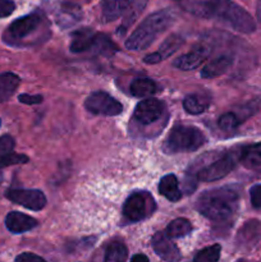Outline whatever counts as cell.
<instances>
[{
	"mask_svg": "<svg viewBox=\"0 0 261 262\" xmlns=\"http://www.w3.org/2000/svg\"><path fill=\"white\" fill-rule=\"evenodd\" d=\"M184 12L200 18H211L227 23L235 31L252 33L256 30L253 18L232 0H174Z\"/></svg>",
	"mask_w": 261,
	"mask_h": 262,
	"instance_id": "6da1fadb",
	"label": "cell"
},
{
	"mask_svg": "<svg viewBox=\"0 0 261 262\" xmlns=\"http://www.w3.org/2000/svg\"><path fill=\"white\" fill-rule=\"evenodd\" d=\"M241 199V187L235 184L210 189L197 201V210L212 222H225L235 214Z\"/></svg>",
	"mask_w": 261,
	"mask_h": 262,
	"instance_id": "7a4b0ae2",
	"label": "cell"
},
{
	"mask_svg": "<svg viewBox=\"0 0 261 262\" xmlns=\"http://www.w3.org/2000/svg\"><path fill=\"white\" fill-rule=\"evenodd\" d=\"M173 20L174 15L169 9L153 13L146 17L141 22V25L133 31L132 35L127 38L125 48L136 51L147 49L160 33L168 30Z\"/></svg>",
	"mask_w": 261,
	"mask_h": 262,
	"instance_id": "3957f363",
	"label": "cell"
},
{
	"mask_svg": "<svg viewBox=\"0 0 261 262\" xmlns=\"http://www.w3.org/2000/svg\"><path fill=\"white\" fill-rule=\"evenodd\" d=\"M205 135L196 127L176 125L164 143V151L168 154L191 152L205 145Z\"/></svg>",
	"mask_w": 261,
	"mask_h": 262,
	"instance_id": "277c9868",
	"label": "cell"
},
{
	"mask_svg": "<svg viewBox=\"0 0 261 262\" xmlns=\"http://www.w3.org/2000/svg\"><path fill=\"white\" fill-rule=\"evenodd\" d=\"M156 210L153 194L146 191L133 192L123 205V216L127 222L137 223L150 217Z\"/></svg>",
	"mask_w": 261,
	"mask_h": 262,
	"instance_id": "5b68a950",
	"label": "cell"
},
{
	"mask_svg": "<svg viewBox=\"0 0 261 262\" xmlns=\"http://www.w3.org/2000/svg\"><path fill=\"white\" fill-rule=\"evenodd\" d=\"M235 165L234 155L230 152L220 154L217 159L207 164L206 166H200L197 169L196 178L201 182H214L227 177Z\"/></svg>",
	"mask_w": 261,
	"mask_h": 262,
	"instance_id": "8992f818",
	"label": "cell"
},
{
	"mask_svg": "<svg viewBox=\"0 0 261 262\" xmlns=\"http://www.w3.org/2000/svg\"><path fill=\"white\" fill-rule=\"evenodd\" d=\"M84 106L92 114L105 115V117H115L122 114L123 112V105L117 99L102 91L90 95L84 101Z\"/></svg>",
	"mask_w": 261,
	"mask_h": 262,
	"instance_id": "52a82bcc",
	"label": "cell"
},
{
	"mask_svg": "<svg viewBox=\"0 0 261 262\" xmlns=\"http://www.w3.org/2000/svg\"><path fill=\"white\" fill-rule=\"evenodd\" d=\"M41 23H42V15L40 13H31V14L19 18V19H15L9 26L5 36L8 37L9 42H18V41L25 40L33 32H36Z\"/></svg>",
	"mask_w": 261,
	"mask_h": 262,
	"instance_id": "ba28073f",
	"label": "cell"
},
{
	"mask_svg": "<svg viewBox=\"0 0 261 262\" xmlns=\"http://www.w3.org/2000/svg\"><path fill=\"white\" fill-rule=\"evenodd\" d=\"M165 112V104L158 99L142 100L138 102L133 113V119L141 125H153L163 118Z\"/></svg>",
	"mask_w": 261,
	"mask_h": 262,
	"instance_id": "9c48e42d",
	"label": "cell"
},
{
	"mask_svg": "<svg viewBox=\"0 0 261 262\" xmlns=\"http://www.w3.org/2000/svg\"><path fill=\"white\" fill-rule=\"evenodd\" d=\"M7 197L14 204L33 211H40L46 206V197L40 189H9Z\"/></svg>",
	"mask_w": 261,
	"mask_h": 262,
	"instance_id": "30bf717a",
	"label": "cell"
},
{
	"mask_svg": "<svg viewBox=\"0 0 261 262\" xmlns=\"http://www.w3.org/2000/svg\"><path fill=\"white\" fill-rule=\"evenodd\" d=\"M210 55V49L205 45H199L189 53L183 54L174 60L173 66L182 71H193L199 68Z\"/></svg>",
	"mask_w": 261,
	"mask_h": 262,
	"instance_id": "8fae6325",
	"label": "cell"
},
{
	"mask_svg": "<svg viewBox=\"0 0 261 262\" xmlns=\"http://www.w3.org/2000/svg\"><path fill=\"white\" fill-rule=\"evenodd\" d=\"M15 141L12 136L4 135L0 137V168L28 163L26 155L14 152Z\"/></svg>",
	"mask_w": 261,
	"mask_h": 262,
	"instance_id": "7c38bea8",
	"label": "cell"
},
{
	"mask_svg": "<svg viewBox=\"0 0 261 262\" xmlns=\"http://www.w3.org/2000/svg\"><path fill=\"white\" fill-rule=\"evenodd\" d=\"M261 241V223L250 220L240 229L237 235V245L242 250H252Z\"/></svg>",
	"mask_w": 261,
	"mask_h": 262,
	"instance_id": "4fadbf2b",
	"label": "cell"
},
{
	"mask_svg": "<svg viewBox=\"0 0 261 262\" xmlns=\"http://www.w3.org/2000/svg\"><path fill=\"white\" fill-rule=\"evenodd\" d=\"M153 248L156 255L164 261L176 262L181 260V252L178 247L170 242V238L165 233H158L153 238Z\"/></svg>",
	"mask_w": 261,
	"mask_h": 262,
	"instance_id": "5bb4252c",
	"label": "cell"
},
{
	"mask_svg": "<svg viewBox=\"0 0 261 262\" xmlns=\"http://www.w3.org/2000/svg\"><path fill=\"white\" fill-rule=\"evenodd\" d=\"M184 42V38L182 37L181 35H174L169 36L168 38L164 40V42L160 45V49L158 51L153 54H148V55L145 56L143 61L146 64H158L160 63L161 60H165L166 58H169L170 55H173Z\"/></svg>",
	"mask_w": 261,
	"mask_h": 262,
	"instance_id": "9a60e30c",
	"label": "cell"
},
{
	"mask_svg": "<svg viewBox=\"0 0 261 262\" xmlns=\"http://www.w3.org/2000/svg\"><path fill=\"white\" fill-rule=\"evenodd\" d=\"M97 37L99 35L95 33L94 31L90 28H82V30H77L76 32L72 35V42H71V51L72 53H84L91 49L96 48Z\"/></svg>",
	"mask_w": 261,
	"mask_h": 262,
	"instance_id": "2e32d148",
	"label": "cell"
},
{
	"mask_svg": "<svg viewBox=\"0 0 261 262\" xmlns=\"http://www.w3.org/2000/svg\"><path fill=\"white\" fill-rule=\"evenodd\" d=\"M5 225L9 232L14 233V234H20V233L30 232L33 228L37 227V220L22 214V212L12 211L5 217Z\"/></svg>",
	"mask_w": 261,
	"mask_h": 262,
	"instance_id": "e0dca14e",
	"label": "cell"
},
{
	"mask_svg": "<svg viewBox=\"0 0 261 262\" xmlns=\"http://www.w3.org/2000/svg\"><path fill=\"white\" fill-rule=\"evenodd\" d=\"M232 64L233 56L225 54V55L219 56V58L214 59L209 64H206L204 67V69L201 71V76L204 78H215V77H219L222 74H224L232 67Z\"/></svg>",
	"mask_w": 261,
	"mask_h": 262,
	"instance_id": "ac0fdd59",
	"label": "cell"
},
{
	"mask_svg": "<svg viewBox=\"0 0 261 262\" xmlns=\"http://www.w3.org/2000/svg\"><path fill=\"white\" fill-rule=\"evenodd\" d=\"M159 193L171 202H177L182 199V191L179 188V182L174 174L163 177L159 183Z\"/></svg>",
	"mask_w": 261,
	"mask_h": 262,
	"instance_id": "d6986e66",
	"label": "cell"
},
{
	"mask_svg": "<svg viewBox=\"0 0 261 262\" xmlns=\"http://www.w3.org/2000/svg\"><path fill=\"white\" fill-rule=\"evenodd\" d=\"M130 95L140 99H147L158 92V84L150 78H136L130 82Z\"/></svg>",
	"mask_w": 261,
	"mask_h": 262,
	"instance_id": "ffe728a7",
	"label": "cell"
},
{
	"mask_svg": "<svg viewBox=\"0 0 261 262\" xmlns=\"http://www.w3.org/2000/svg\"><path fill=\"white\" fill-rule=\"evenodd\" d=\"M210 105V97L204 94H192L183 100V107L188 114L199 115L206 112Z\"/></svg>",
	"mask_w": 261,
	"mask_h": 262,
	"instance_id": "44dd1931",
	"label": "cell"
},
{
	"mask_svg": "<svg viewBox=\"0 0 261 262\" xmlns=\"http://www.w3.org/2000/svg\"><path fill=\"white\" fill-rule=\"evenodd\" d=\"M20 83L19 77L13 73L0 74V102H5L14 95Z\"/></svg>",
	"mask_w": 261,
	"mask_h": 262,
	"instance_id": "7402d4cb",
	"label": "cell"
},
{
	"mask_svg": "<svg viewBox=\"0 0 261 262\" xmlns=\"http://www.w3.org/2000/svg\"><path fill=\"white\" fill-rule=\"evenodd\" d=\"M146 4H147V0H135V2L130 4V7L125 10V12H127V15L124 17L122 26L117 30L118 35H124V33L127 32L129 26H132L133 23H135V20L137 19L138 15L143 12Z\"/></svg>",
	"mask_w": 261,
	"mask_h": 262,
	"instance_id": "603a6c76",
	"label": "cell"
},
{
	"mask_svg": "<svg viewBox=\"0 0 261 262\" xmlns=\"http://www.w3.org/2000/svg\"><path fill=\"white\" fill-rule=\"evenodd\" d=\"M241 163L248 169L260 168L261 166V142L245 147L241 152Z\"/></svg>",
	"mask_w": 261,
	"mask_h": 262,
	"instance_id": "cb8c5ba5",
	"label": "cell"
},
{
	"mask_svg": "<svg viewBox=\"0 0 261 262\" xmlns=\"http://www.w3.org/2000/svg\"><path fill=\"white\" fill-rule=\"evenodd\" d=\"M133 2L135 0H110L105 5L104 12H102L105 22H110V20H114L118 17H120L130 7Z\"/></svg>",
	"mask_w": 261,
	"mask_h": 262,
	"instance_id": "d4e9b609",
	"label": "cell"
},
{
	"mask_svg": "<svg viewBox=\"0 0 261 262\" xmlns=\"http://www.w3.org/2000/svg\"><path fill=\"white\" fill-rule=\"evenodd\" d=\"M192 232V225L191 223L187 219H176L171 223H169L168 227L165 229V234L168 235L170 239L174 238H182L188 235Z\"/></svg>",
	"mask_w": 261,
	"mask_h": 262,
	"instance_id": "484cf974",
	"label": "cell"
},
{
	"mask_svg": "<svg viewBox=\"0 0 261 262\" xmlns=\"http://www.w3.org/2000/svg\"><path fill=\"white\" fill-rule=\"evenodd\" d=\"M104 260L106 262H123L128 260V250L122 242L110 243L106 248Z\"/></svg>",
	"mask_w": 261,
	"mask_h": 262,
	"instance_id": "4316f807",
	"label": "cell"
},
{
	"mask_svg": "<svg viewBox=\"0 0 261 262\" xmlns=\"http://www.w3.org/2000/svg\"><path fill=\"white\" fill-rule=\"evenodd\" d=\"M220 245H212L210 247L204 248L196 253L193 257L194 262H216L220 258Z\"/></svg>",
	"mask_w": 261,
	"mask_h": 262,
	"instance_id": "83f0119b",
	"label": "cell"
},
{
	"mask_svg": "<svg viewBox=\"0 0 261 262\" xmlns=\"http://www.w3.org/2000/svg\"><path fill=\"white\" fill-rule=\"evenodd\" d=\"M63 12L60 13V17L58 15V23L61 26H71L76 23L81 18V10L77 8V5H64Z\"/></svg>",
	"mask_w": 261,
	"mask_h": 262,
	"instance_id": "f1b7e54d",
	"label": "cell"
},
{
	"mask_svg": "<svg viewBox=\"0 0 261 262\" xmlns=\"http://www.w3.org/2000/svg\"><path fill=\"white\" fill-rule=\"evenodd\" d=\"M241 119L234 114V113H225L217 120V125L224 130H232L240 125Z\"/></svg>",
	"mask_w": 261,
	"mask_h": 262,
	"instance_id": "f546056e",
	"label": "cell"
},
{
	"mask_svg": "<svg viewBox=\"0 0 261 262\" xmlns=\"http://www.w3.org/2000/svg\"><path fill=\"white\" fill-rule=\"evenodd\" d=\"M15 9V4L13 0H0V18L9 17Z\"/></svg>",
	"mask_w": 261,
	"mask_h": 262,
	"instance_id": "4dcf8cb0",
	"label": "cell"
},
{
	"mask_svg": "<svg viewBox=\"0 0 261 262\" xmlns=\"http://www.w3.org/2000/svg\"><path fill=\"white\" fill-rule=\"evenodd\" d=\"M251 204L256 209H261V184H256L250 189Z\"/></svg>",
	"mask_w": 261,
	"mask_h": 262,
	"instance_id": "1f68e13d",
	"label": "cell"
},
{
	"mask_svg": "<svg viewBox=\"0 0 261 262\" xmlns=\"http://www.w3.org/2000/svg\"><path fill=\"white\" fill-rule=\"evenodd\" d=\"M18 99H19L20 102H23V104H27V105H35V104H40L41 101H42V96L41 95H19L18 96Z\"/></svg>",
	"mask_w": 261,
	"mask_h": 262,
	"instance_id": "d6a6232c",
	"label": "cell"
},
{
	"mask_svg": "<svg viewBox=\"0 0 261 262\" xmlns=\"http://www.w3.org/2000/svg\"><path fill=\"white\" fill-rule=\"evenodd\" d=\"M15 261L17 262H38V261H45L42 257H40V256L35 255V253H22V255H19L18 257H15Z\"/></svg>",
	"mask_w": 261,
	"mask_h": 262,
	"instance_id": "836d02e7",
	"label": "cell"
},
{
	"mask_svg": "<svg viewBox=\"0 0 261 262\" xmlns=\"http://www.w3.org/2000/svg\"><path fill=\"white\" fill-rule=\"evenodd\" d=\"M130 260H132L133 262H136V261L147 262L148 257H147V256H145V255H135V256H132V257H130Z\"/></svg>",
	"mask_w": 261,
	"mask_h": 262,
	"instance_id": "e575fe53",
	"label": "cell"
},
{
	"mask_svg": "<svg viewBox=\"0 0 261 262\" xmlns=\"http://www.w3.org/2000/svg\"><path fill=\"white\" fill-rule=\"evenodd\" d=\"M257 17L261 20V0H258L257 3Z\"/></svg>",
	"mask_w": 261,
	"mask_h": 262,
	"instance_id": "d590c367",
	"label": "cell"
},
{
	"mask_svg": "<svg viewBox=\"0 0 261 262\" xmlns=\"http://www.w3.org/2000/svg\"><path fill=\"white\" fill-rule=\"evenodd\" d=\"M0 125H2V120H0Z\"/></svg>",
	"mask_w": 261,
	"mask_h": 262,
	"instance_id": "8d00e7d4",
	"label": "cell"
}]
</instances>
